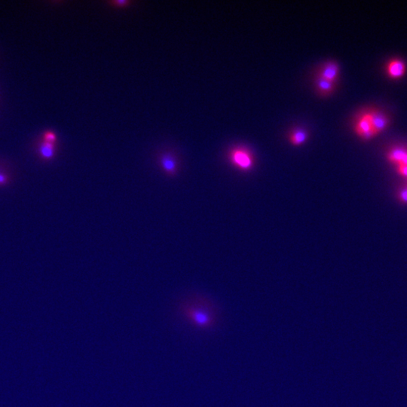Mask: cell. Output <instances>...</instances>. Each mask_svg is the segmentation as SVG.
<instances>
[{"mask_svg": "<svg viewBox=\"0 0 407 407\" xmlns=\"http://www.w3.org/2000/svg\"><path fill=\"white\" fill-rule=\"evenodd\" d=\"M229 157L231 164L242 171H251L255 163L253 154L243 147H238L232 150Z\"/></svg>", "mask_w": 407, "mask_h": 407, "instance_id": "6da1fadb", "label": "cell"}, {"mask_svg": "<svg viewBox=\"0 0 407 407\" xmlns=\"http://www.w3.org/2000/svg\"><path fill=\"white\" fill-rule=\"evenodd\" d=\"M355 131L357 135L363 140H369L376 136L372 129L370 118H369L368 112L360 115L355 125Z\"/></svg>", "mask_w": 407, "mask_h": 407, "instance_id": "7a4b0ae2", "label": "cell"}, {"mask_svg": "<svg viewBox=\"0 0 407 407\" xmlns=\"http://www.w3.org/2000/svg\"><path fill=\"white\" fill-rule=\"evenodd\" d=\"M368 113L370 118L371 124H372V129L374 131L375 135L380 134L388 128L390 123L389 118L382 111L372 109V110L369 111Z\"/></svg>", "mask_w": 407, "mask_h": 407, "instance_id": "3957f363", "label": "cell"}, {"mask_svg": "<svg viewBox=\"0 0 407 407\" xmlns=\"http://www.w3.org/2000/svg\"><path fill=\"white\" fill-rule=\"evenodd\" d=\"M387 160L392 164L398 166H407V148L396 147L391 149L387 153Z\"/></svg>", "mask_w": 407, "mask_h": 407, "instance_id": "277c9868", "label": "cell"}, {"mask_svg": "<svg viewBox=\"0 0 407 407\" xmlns=\"http://www.w3.org/2000/svg\"><path fill=\"white\" fill-rule=\"evenodd\" d=\"M186 314L194 322V324L201 326V327H206L209 325L211 322L210 314H207V312L204 310L190 308L186 311Z\"/></svg>", "mask_w": 407, "mask_h": 407, "instance_id": "5b68a950", "label": "cell"}, {"mask_svg": "<svg viewBox=\"0 0 407 407\" xmlns=\"http://www.w3.org/2000/svg\"><path fill=\"white\" fill-rule=\"evenodd\" d=\"M406 69L407 66L405 62L400 59H395L388 63L387 66V73L392 79H400L405 74Z\"/></svg>", "mask_w": 407, "mask_h": 407, "instance_id": "8992f818", "label": "cell"}, {"mask_svg": "<svg viewBox=\"0 0 407 407\" xmlns=\"http://www.w3.org/2000/svg\"><path fill=\"white\" fill-rule=\"evenodd\" d=\"M339 67L337 63L333 61H329L324 65L320 70L319 76L330 81V82L336 83L339 77Z\"/></svg>", "mask_w": 407, "mask_h": 407, "instance_id": "52a82bcc", "label": "cell"}, {"mask_svg": "<svg viewBox=\"0 0 407 407\" xmlns=\"http://www.w3.org/2000/svg\"><path fill=\"white\" fill-rule=\"evenodd\" d=\"M160 162H161V167L167 174L174 175L177 172V161L175 158L170 154L162 155L161 157Z\"/></svg>", "mask_w": 407, "mask_h": 407, "instance_id": "ba28073f", "label": "cell"}, {"mask_svg": "<svg viewBox=\"0 0 407 407\" xmlns=\"http://www.w3.org/2000/svg\"><path fill=\"white\" fill-rule=\"evenodd\" d=\"M316 87L320 95L325 96L330 95L334 91L335 83L318 76L316 79Z\"/></svg>", "mask_w": 407, "mask_h": 407, "instance_id": "9c48e42d", "label": "cell"}, {"mask_svg": "<svg viewBox=\"0 0 407 407\" xmlns=\"http://www.w3.org/2000/svg\"><path fill=\"white\" fill-rule=\"evenodd\" d=\"M308 137V133L306 131L301 128H298V129L294 130L291 134L290 141L293 145L299 147L307 141Z\"/></svg>", "mask_w": 407, "mask_h": 407, "instance_id": "30bf717a", "label": "cell"}, {"mask_svg": "<svg viewBox=\"0 0 407 407\" xmlns=\"http://www.w3.org/2000/svg\"><path fill=\"white\" fill-rule=\"evenodd\" d=\"M40 153L45 158H52L54 155V147L50 143H44L40 148Z\"/></svg>", "mask_w": 407, "mask_h": 407, "instance_id": "8fae6325", "label": "cell"}, {"mask_svg": "<svg viewBox=\"0 0 407 407\" xmlns=\"http://www.w3.org/2000/svg\"><path fill=\"white\" fill-rule=\"evenodd\" d=\"M398 198H399L400 201H401V202L404 204H407V186H406L405 188L401 190V191L399 193Z\"/></svg>", "mask_w": 407, "mask_h": 407, "instance_id": "7c38bea8", "label": "cell"}, {"mask_svg": "<svg viewBox=\"0 0 407 407\" xmlns=\"http://www.w3.org/2000/svg\"><path fill=\"white\" fill-rule=\"evenodd\" d=\"M397 171L400 175L407 180V166L401 165L397 167Z\"/></svg>", "mask_w": 407, "mask_h": 407, "instance_id": "4fadbf2b", "label": "cell"}, {"mask_svg": "<svg viewBox=\"0 0 407 407\" xmlns=\"http://www.w3.org/2000/svg\"><path fill=\"white\" fill-rule=\"evenodd\" d=\"M45 138H46V142L50 143V144H52L54 141H55V135L52 133H47L45 136Z\"/></svg>", "mask_w": 407, "mask_h": 407, "instance_id": "5bb4252c", "label": "cell"}, {"mask_svg": "<svg viewBox=\"0 0 407 407\" xmlns=\"http://www.w3.org/2000/svg\"><path fill=\"white\" fill-rule=\"evenodd\" d=\"M8 177L5 174L0 173V186H4L8 183Z\"/></svg>", "mask_w": 407, "mask_h": 407, "instance_id": "9a60e30c", "label": "cell"}, {"mask_svg": "<svg viewBox=\"0 0 407 407\" xmlns=\"http://www.w3.org/2000/svg\"><path fill=\"white\" fill-rule=\"evenodd\" d=\"M116 3L120 4V5H122V4L128 3V2H126V1H118V2H116Z\"/></svg>", "mask_w": 407, "mask_h": 407, "instance_id": "2e32d148", "label": "cell"}]
</instances>
